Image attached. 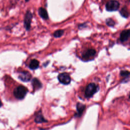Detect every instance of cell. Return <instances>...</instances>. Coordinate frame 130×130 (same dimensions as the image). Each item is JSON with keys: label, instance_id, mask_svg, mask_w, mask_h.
Returning <instances> with one entry per match:
<instances>
[{"label": "cell", "instance_id": "cell-1", "mask_svg": "<svg viewBox=\"0 0 130 130\" xmlns=\"http://www.w3.org/2000/svg\"><path fill=\"white\" fill-rule=\"evenodd\" d=\"M27 91L28 90L25 87L20 85L17 87L14 90L13 93L16 98L19 100H22L25 97Z\"/></svg>", "mask_w": 130, "mask_h": 130}, {"label": "cell", "instance_id": "cell-2", "mask_svg": "<svg viewBox=\"0 0 130 130\" xmlns=\"http://www.w3.org/2000/svg\"><path fill=\"white\" fill-rule=\"evenodd\" d=\"M99 87L94 83H89L86 87L85 91V96L87 98H91L99 90Z\"/></svg>", "mask_w": 130, "mask_h": 130}, {"label": "cell", "instance_id": "cell-3", "mask_svg": "<svg viewBox=\"0 0 130 130\" xmlns=\"http://www.w3.org/2000/svg\"><path fill=\"white\" fill-rule=\"evenodd\" d=\"M120 4L116 0H111L108 1L106 5V9L108 11L112 12L117 11L119 8Z\"/></svg>", "mask_w": 130, "mask_h": 130}, {"label": "cell", "instance_id": "cell-4", "mask_svg": "<svg viewBox=\"0 0 130 130\" xmlns=\"http://www.w3.org/2000/svg\"><path fill=\"white\" fill-rule=\"evenodd\" d=\"M32 18V14L30 11H27L25 15L24 19V26L27 30H29L31 19Z\"/></svg>", "mask_w": 130, "mask_h": 130}, {"label": "cell", "instance_id": "cell-5", "mask_svg": "<svg viewBox=\"0 0 130 130\" xmlns=\"http://www.w3.org/2000/svg\"><path fill=\"white\" fill-rule=\"evenodd\" d=\"M59 81L62 84L67 85L71 82V77L69 74L67 73H62L60 74L58 76Z\"/></svg>", "mask_w": 130, "mask_h": 130}, {"label": "cell", "instance_id": "cell-6", "mask_svg": "<svg viewBox=\"0 0 130 130\" xmlns=\"http://www.w3.org/2000/svg\"><path fill=\"white\" fill-rule=\"evenodd\" d=\"M18 78L19 79L23 82H28L30 80L31 78V75L28 72L23 71L19 73Z\"/></svg>", "mask_w": 130, "mask_h": 130}, {"label": "cell", "instance_id": "cell-7", "mask_svg": "<svg viewBox=\"0 0 130 130\" xmlns=\"http://www.w3.org/2000/svg\"><path fill=\"white\" fill-rule=\"evenodd\" d=\"M96 53V51L93 49H88L86 50L82 55V58L85 60L89 59L90 58L93 57Z\"/></svg>", "mask_w": 130, "mask_h": 130}, {"label": "cell", "instance_id": "cell-8", "mask_svg": "<svg viewBox=\"0 0 130 130\" xmlns=\"http://www.w3.org/2000/svg\"><path fill=\"white\" fill-rule=\"evenodd\" d=\"M129 37V30H123L120 35V40L122 42L126 41Z\"/></svg>", "mask_w": 130, "mask_h": 130}, {"label": "cell", "instance_id": "cell-9", "mask_svg": "<svg viewBox=\"0 0 130 130\" xmlns=\"http://www.w3.org/2000/svg\"><path fill=\"white\" fill-rule=\"evenodd\" d=\"M31 83H32V86L33 87L34 89L38 90L41 88H42V83L40 82V81L39 79H38L36 78H33V79L32 80Z\"/></svg>", "mask_w": 130, "mask_h": 130}, {"label": "cell", "instance_id": "cell-10", "mask_svg": "<svg viewBox=\"0 0 130 130\" xmlns=\"http://www.w3.org/2000/svg\"><path fill=\"white\" fill-rule=\"evenodd\" d=\"M85 107H86L85 105L83 104H81L80 103H78L77 104V106H76V108L77 111V116L80 117L82 115L83 111L85 110Z\"/></svg>", "mask_w": 130, "mask_h": 130}, {"label": "cell", "instance_id": "cell-11", "mask_svg": "<svg viewBox=\"0 0 130 130\" xmlns=\"http://www.w3.org/2000/svg\"><path fill=\"white\" fill-rule=\"evenodd\" d=\"M38 12L40 17L43 19L45 20H47L48 19L49 17H48V13L45 9L42 7H40L38 10Z\"/></svg>", "mask_w": 130, "mask_h": 130}, {"label": "cell", "instance_id": "cell-12", "mask_svg": "<svg viewBox=\"0 0 130 130\" xmlns=\"http://www.w3.org/2000/svg\"><path fill=\"white\" fill-rule=\"evenodd\" d=\"M39 66V62L38 60L34 59L31 60L29 64V68L31 70H35L38 68Z\"/></svg>", "mask_w": 130, "mask_h": 130}, {"label": "cell", "instance_id": "cell-13", "mask_svg": "<svg viewBox=\"0 0 130 130\" xmlns=\"http://www.w3.org/2000/svg\"><path fill=\"white\" fill-rule=\"evenodd\" d=\"M35 121L36 123H42L44 122H47V121L44 118L43 116L41 113H38L36 116Z\"/></svg>", "mask_w": 130, "mask_h": 130}, {"label": "cell", "instance_id": "cell-14", "mask_svg": "<svg viewBox=\"0 0 130 130\" xmlns=\"http://www.w3.org/2000/svg\"><path fill=\"white\" fill-rule=\"evenodd\" d=\"M120 13L124 18H127L129 16V12L126 7H123L120 11Z\"/></svg>", "mask_w": 130, "mask_h": 130}, {"label": "cell", "instance_id": "cell-15", "mask_svg": "<svg viewBox=\"0 0 130 130\" xmlns=\"http://www.w3.org/2000/svg\"><path fill=\"white\" fill-rule=\"evenodd\" d=\"M64 31L63 30H61V29H59L57 30L56 31H55L54 34H53V36L55 38H59L61 36H62V35L63 34Z\"/></svg>", "mask_w": 130, "mask_h": 130}, {"label": "cell", "instance_id": "cell-16", "mask_svg": "<svg viewBox=\"0 0 130 130\" xmlns=\"http://www.w3.org/2000/svg\"><path fill=\"white\" fill-rule=\"evenodd\" d=\"M106 23L107 24V25H108L109 26H111V27L114 26L115 24L114 21L111 18L107 19L106 20Z\"/></svg>", "mask_w": 130, "mask_h": 130}, {"label": "cell", "instance_id": "cell-17", "mask_svg": "<svg viewBox=\"0 0 130 130\" xmlns=\"http://www.w3.org/2000/svg\"><path fill=\"white\" fill-rule=\"evenodd\" d=\"M129 75V72L128 71L124 70V71H121L120 72V75L123 77H128Z\"/></svg>", "mask_w": 130, "mask_h": 130}, {"label": "cell", "instance_id": "cell-18", "mask_svg": "<svg viewBox=\"0 0 130 130\" xmlns=\"http://www.w3.org/2000/svg\"><path fill=\"white\" fill-rule=\"evenodd\" d=\"M2 101H1V100H0V107H1L2 106Z\"/></svg>", "mask_w": 130, "mask_h": 130}, {"label": "cell", "instance_id": "cell-19", "mask_svg": "<svg viewBox=\"0 0 130 130\" xmlns=\"http://www.w3.org/2000/svg\"><path fill=\"white\" fill-rule=\"evenodd\" d=\"M29 0H25V1L26 2H28Z\"/></svg>", "mask_w": 130, "mask_h": 130}]
</instances>
